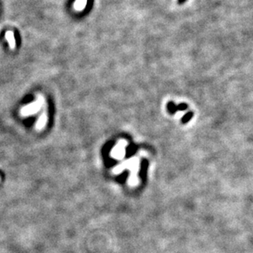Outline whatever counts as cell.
Returning <instances> with one entry per match:
<instances>
[{"label": "cell", "instance_id": "cell-1", "mask_svg": "<svg viewBox=\"0 0 253 253\" xmlns=\"http://www.w3.org/2000/svg\"><path fill=\"white\" fill-rule=\"evenodd\" d=\"M41 104H42L41 99L39 98L35 102H32L30 105L24 107L21 110V115H22L23 116H31L32 114L36 113L41 107Z\"/></svg>", "mask_w": 253, "mask_h": 253}, {"label": "cell", "instance_id": "cell-2", "mask_svg": "<svg viewBox=\"0 0 253 253\" xmlns=\"http://www.w3.org/2000/svg\"><path fill=\"white\" fill-rule=\"evenodd\" d=\"M5 37L7 40H8V44H9V46L12 49H14L16 48V40H15V38H14V34L13 31H7L5 34Z\"/></svg>", "mask_w": 253, "mask_h": 253}, {"label": "cell", "instance_id": "cell-3", "mask_svg": "<svg viewBox=\"0 0 253 253\" xmlns=\"http://www.w3.org/2000/svg\"><path fill=\"white\" fill-rule=\"evenodd\" d=\"M86 3V0H77L75 3V8L78 10H82L85 8Z\"/></svg>", "mask_w": 253, "mask_h": 253}, {"label": "cell", "instance_id": "cell-4", "mask_svg": "<svg viewBox=\"0 0 253 253\" xmlns=\"http://www.w3.org/2000/svg\"><path fill=\"white\" fill-rule=\"evenodd\" d=\"M46 120H47V118H46V115L44 114L43 116H41L40 118V120H38V123H37V127H38L39 129L43 128V127H44V125H45Z\"/></svg>", "mask_w": 253, "mask_h": 253}]
</instances>
